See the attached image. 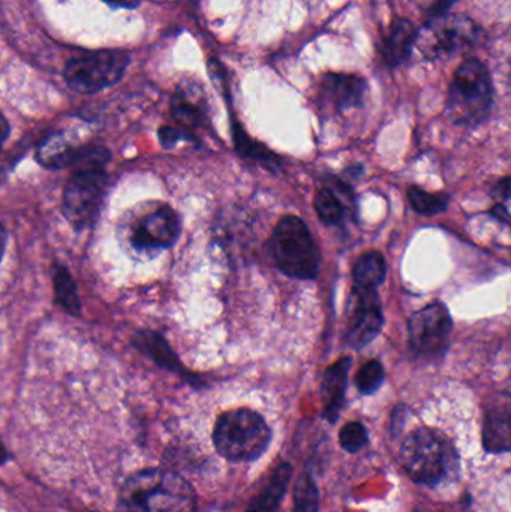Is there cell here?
Segmentation results:
<instances>
[{
    "label": "cell",
    "mask_w": 511,
    "mask_h": 512,
    "mask_svg": "<svg viewBox=\"0 0 511 512\" xmlns=\"http://www.w3.org/2000/svg\"><path fill=\"white\" fill-rule=\"evenodd\" d=\"M197 496L188 481L164 469L132 475L120 490L117 512H195Z\"/></svg>",
    "instance_id": "obj_1"
},
{
    "label": "cell",
    "mask_w": 511,
    "mask_h": 512,
    "mask_svg": "<svg viewBox=\"0 0 511 512\" xmlns=\"http://www.w3.org/2000/svg\"><path fill=\"white\" fill-rule=\"evenodd\" d=\"M267 251L278 270L290 279L315 280L321 254L308 225L299 216H284L267 242Z\"/></svg>",
    "instance_id": "obj_2"
},
{
    "label": "cell",
    "mask_w": 511,
    "mask_h": 512,
    "mask_svg": "<svg viewBox=\"0 0 511 512\" xmlns=\"http://www.w3.org/2000/svg\"><path fill=\"white\" fill-rule=\"evenodd\" d=\"M272 430L258 412L233 409L219 415L213 430L218 453L230 462H252L269 447Z\"/></svg>",
    "instance_id": "obj_3"
},
{
    "label": "cell",
    "mask_w": 511,
    "mask_h": 512,
    "mask_svg": "<svg viewBox=\"0 0 511 512\" xmlns=\"http://www.w3.org/2000/svg\"><path fill=\"white\" fill-rule=\"evenodd\" d=\"M494 102V87L488 68L468 59L459 66L450 83L447 113L458 125L474 126L488 117Z\"/></svg>",
    "instance_id": "obj_4"
},
{
    "label": "cell",
    "mask_w": 511,
    "mask_h": 512,
    "mask_svg": "<svg viewBox=\"0 0 511 512\" xmlns=\"http://www.w3.org/2000/svg\"><path fill=\"white\" fill-rule=\"evenodd\" d=\"M401 459L411 480L426 486L443 483L458 466L452 444L429 429H419L407 436L402 444Z\"/></svg>",
    "instance_id": "obj_5"
},
{
    "label": "cell",
    "mask_w": 511,
    "mask_h": 512,
    "mask_svg": "<svg viewBox=\"0 0 511 512\" xmlns=\"http://www.w3.org/2000/svg\"><path fill=\"white\" fill-rule=\"evenodd\" d=\"M108 189L104 165L75 170L63 189L62 215L77 233L89 230L98 221Z\"/></svg>",
    "instance_id": "obj_6"
},
{
    "label": "cell",
    "mask_w": 511,
    "mask_h": 512,
    "mask_svg": "<svg viewBox=\"0 0 511 512\" xmlns=\"http://www.w3.org/2000/svg\"><path fill=\"white\" fill-rule=\"evenodd\" d=\"M131 62L128 51L99 50L68 60L63 78L80 95H95L122 80Z\"/></svg>",
    "instance_id": "obj_7"
},
{
    "label": "cell",
    "mask_w": 511,
    "mask_h": 512,
    "mask_svg": "<svg viewBox=\"0 0 511 512\" xmlns=\"http://www.w3.org/2000/svg\"><path fill=\"white\" fill-rule=\"evenodd\" d=\"M480 36L482 29L465 15H435L417 32L416 47L425 59H443L473 47Z\"/></svg>",
    "instance_id": "obj_8"
},
{
    "label": "cell",
    "mask_w": 511,
    "mask_h": 512,
    "mask_svg": "<svg viewBox=\"0 0 511 512\" xmlns=\"http://www.w3.org/2000/svg\"><path fill=\"white\" fill-rule=\"evenodd\" d=\"M180 230L182 224L173 207L164 203L146 204L129 225L128 242L137 254L155 255L173 248Z\"/></svg>",
    "instance_id": "obj_9"
},
{
    "label": "cell",
    "mask_w": 511,
    "mask_h": 512,
    "mask_svg": "<svg viewBox=\"0 0 511 512\" xmlns=\"http://www.w3.org/2000/svg\"><path fill=\"white\" fill-rule=\"evenodd\" d=\"M110 150L105 147L86 146L78 147L68 143L62 134L50 135L41 141L36 149V161L47 170H66V168L93 167V165H104L107 167L110 162Z\"/></svg>",
    "instance_id": "obj_10"
},
{
    "label": "cell",
    "mask_w": 511,
    "mask_h": 512,
    "mask_svg": "<svg viewBox=\"0 0 511 512\" xmlns=\"http://www.w3.org/2000/svg\"><path fill=\"white\" fill-rule=\"evenodd\" d=\"M452 333V318L443 303L414 313L410 321V343L414 352L420 355H435L446 349Z\"/></svg>",
    "instance_id": "obj_11"
},
{
    "label": "cell",
    "mask_w": 511,
    "mask_h": 512,
    "mask_svg": "<svg viewBox=\"0 0 511 512\" xmlns=\"http://www.w3.org/2000/svg\"><path fill=\"white\" fill-rule=\"evenodd\" d=\"M383 313L375 289L354 286L350 300V328L347 343L351 348H363L380 334Z\"/></svg>",
    "instance_id": "obj_12"
},
{
    "label": "cell",
    "mask_w": 511,
    "mask_h": 512,
    "mask_svg": "<svg viewBox=\"0 0 511 512\" xmlns=\"http://www.w3.org/2000/svg\"><path fill=\"white\" fill-rule=\"evenodd\" d=\"M366 93V81L359 75L326 74L320 84V98L332 110L342 113L360 107Z\"/></svg>",
    "instance_id": "obj_13"
},
{
    "label": "cell",
    "mask_w": 511,
    "mask_h": 512,
    "mask_svg": "<svg viewBox=\"0 0 511 512\" xmlns=\"http://www.w3.org/2000/svg\"><path fill=\"white\" fill-rule=\"evenodd\" d=\"M132 343H134L138 351L143 352L144 355H147L153 363L158 364L162 369L183 376V378L189 379L191 382L195 381L194 376L186 372L182 361L177 357L168 340L158 331L147 330V328L137 331L134 339H132Z\"/></svg>",
    "instance_id": "obj_14"
},
{
    "label": "cell",
    "mask_w": 511,
    "mask_h": 512,
    "mask_svg": "<svg viewBox=\"0 0 511 512\" xmlns=\"http://www.w3.org/2000/svg\"><path fill=\"white\" fill-rule=\"evenodd\" d=\"M351 357L341 360L327 367L323 378V403L324 417L330 423H335L339 418L342 406H344L345 391H347L348 373L351 369Z\"/></svg>",
    "instance_id": "obj_15"
},
{
    "label": "cell",
    "mask_w": 511,
    "mask_h": 512,
    "mask_svg": "<svg viewBox=\"0 0 511 512\" xmlns=\"http://www.w3.org/2000/svg\"><path fill=\"white\" fill-rule=\"evenodd\" d=\"M417 30L408 20H395L381 45V54L390 66H399L416 47Z\"/></svg>",
    "instance_id": "obj_16"
},
{
    "label": "cell",
    "mask_w": 511,
    "mask_h": 512,
    "mask_svg": "<svg viewBox=\"0 0 511 512\" xmlns=\"http://www.w3.org/2000/svg\"><path fill=\"white\" fill-rule=\"evenodd\" d=\"M483 445L488 453L511 450V414L507 409L494 408L486 414Z\"/></svg>",
    "instance_id": "obj_17"
},
{
    "label": "cell",
    "mask_w": 511,
    "mask_h": 512,
    "mask_svg": "<svg viewBox=\"0 0 511 512\" xmlns=\"http://www.w3.org/2000/svg\"><path fill=\"white\" fill-rule=\"evenodd\" d=\"M291 474H293V471H291L290 465L279 466L267 486L264 487L263 492L252 502L251 507L246 512H278L279 505H281L282 499L287 493Z\"/></svg>",
    "instance_id": "obj_18"
},
{
    "label": "cell",
    "mask_w": 511,
    "mask_h": 512,
    "mask_svg": "<svg viewBox=\"0 0 511 512\" xmlns=\"http://www.w3.org/2000/svg\"><path fill=\"white\" fill-rule=\"evenodd\" d=\"M51 279H53L54 298H56L57 306L62 307L69 315L80 316V294H78L77 283L68 268L63 264H54L51 267Z\"/></svg>",
    "instance_id": "obj_19"
},
{
    "label": "cell",
    "mask_w": 511,
    "mask_h": 512,
    "mask_svg": "<svg viewBox=\"0 0 511 512\" xmlns=\"http://www.w3.org/2000/svg\"><path fill=\"white\" fill-rule=\"evenodd\" d=\"M387 265L383 255L368 252L359 256L353 268L354 286L375 289L386 279Z\"/></svg>",
    "instance_id": "obj_20"
},
{
    "label": "cell",
    "mask_w": 511,
    "mask_h": 512,
    "mask_svg": "<svg viewBox=\"0 0 511 512\" xmlns=\"http://www.w3.org/2000/svg\"><path fill=\"white\" fill-rule=\"evenodd\" d=\"M171 117L179 128L192 132V129L201 128L206 123V110L203 105L191 99L185 92H177L171 101Z\"/></svg>",
    "instance_id": "obj_21"
},
{
    "label": "cell",
    "mask_w": 511,
    "mask_h": 512,
    "mask_svg": "<svg viewBox=\"0 0 511 512\" xmlns=\"http://www.w3.org/2000/svg\"><path fill=\"white\" fill-rule=\"evenodd\" d=\"M233 138L234 144H236L237 152L243 156V158L252 159V161L260 162L263 167L270 168V170H276L281 164L278 156L275 153L270 152L266 146L257 143L248 137L242 126L233 123Z\"/></svg>",
    "instance_id": "obj_22"
},
{
    "label": "cell",
    "mask_w": 511,
    "mask_h": 512,
    "mask_svg": "<svg viewBox=\"0 0 511 512\" xmlns=\"http://www.w3.org/2000/svg\"><path fill=\"white\" fill-rule=\"evenodd\" d=\"M314 207L323 224L329 227H336L344 219V206L332 189L321 188L315 194Z\"/></svg>",
    "instance_id": "obj_23"
},
{
    "label": "cell",
    "mask_w": 511,
    "mask_h": 512,
    "mask_svg": "<svg viewBox=\"0 0 511 512\" xmlns=\"http://www.w3.org/2000/svg\"><path fill=\"white\" fill-rule=\"evenodd\" d=\"M320 495L314 480L308 474H302L294 484V511L317 512Z\"/></svg>",
    "instance_id": "obj_24"
},
{
    "label": "cell",
    "mask_w": 511,
    "mask_h": 512,
    "mask_svg": "<svg viewBox=\"0 0 511 512\" xmlns=\"http://www.w3.org/2000/svg\"><path fill=\"white\" fill-rule=\"evenodd\" d=\"M408 198H410L411 206L420 215H438L449 206V197L446 194H429L420 188H411L408 191Z\"/></svg>",
    "instance_id": "obj_25"
},
{
    "label": "cell",
    "mask_w": 511,
    "mask_h": 512,
    "mask_svg": "<svg viewBox=\"0 0 511 512\" xmlns=\"http://www.w3.org/2000/svg\"><path fill=\"white\" fill-rule=\"evenodd\" d=\"M384 381L383 364L372 360L359 370L356 376V385L362 394H374Z\"/></svg>",
    "instance_id": "obj_26"
},
{
    "label": "cell",
    "mask_w": 511,
    "mask_h": 512,
    "mask_svg": "<svg viewBox=\"0 0 511 512\" xmlns=\"http://www.w3.org/2000/svg\"><path fill=\"white\" fill-rule=\"evenodd\" d=\"M339 442L347 453H359L368 444V432L360 423H348L339 433Z\"/></svg>",
    "instance_id": "obj_27"
},
{
    "label": "cell",
    "mask_w": 511,
    "mask_h": 512,
    "mask_svg": "<svg viewBox=\"0 0 511 512\" xmlns=\"http://www.w3.org/2000/svg\"><path fill=\"white\" fill-rule=\"evenodd\" d=\"M158 138L159 144L167 150L174 149L177 144L183 143V141H188V143L197 141L194 132L186 131V129L179 128V126H162L158 131Z\"/></svg>",
    "instance_id": "obj_28"
},
{
    "label": "cell",
    "mask_w": 511,
    "mask_h": 512,
    "mask_svg": "<svg viewBox=\"0 0 511 512\" xmlns=\"http://www.w3.org/2000/svg\"><path fill=\"white\" fill-rule=\"evenodd\" d=\"M492 195L500 200H511V177L501 179L500 182L495 185Z\"/></svg>",
    "instance_id": "obj_29"
},
{
    "label": "cell",
    "mask_w": 511,
    "mask_h": 512,
    "mask_svg": "<svg viewBox=\"0 0 511 512\" xmlns=\"http://www.w3.org/2000/svg\"><path fill=\"white\" fill-rule=\"evenodd\" d=\"M104 2L113 8L135 9L140 6L141 0H104Z\"/></svg>",
    "instance_id": "obj_30"
},
{
    "label": "cell",
    "mask_w": 511,
    "mask_h": 512,
    "mask_svg": "<svg viewBox=\"0 0 511 512\" xmlns=\"http://www.w3.org/2000/svg\"><path fill=\"white\" fill-rule=\"evenodd\" d=\"M491 216H494L495 219L501 222H510L511 216L510 213L507 212L506 207L504 206H495L494 209L491 210Z\"/></svg>",
    "instance_id": "obj_31"
},
{
    "label": "cell",
    "mask_w": 511,
    "mask_h": 512,
    "mask_svg": "<svg viewBox=\"0 0 511 512\" xmlns=\"http://www.w3.org/2000/svg\"><path fill=\"white\" fill-rule=\"evenodd\" d=\"M9 135V125L8 120L3 117V143H5L6 140H8Z\"/></svg>",
    "instance_id": "obj_32"
}]
</instances>
